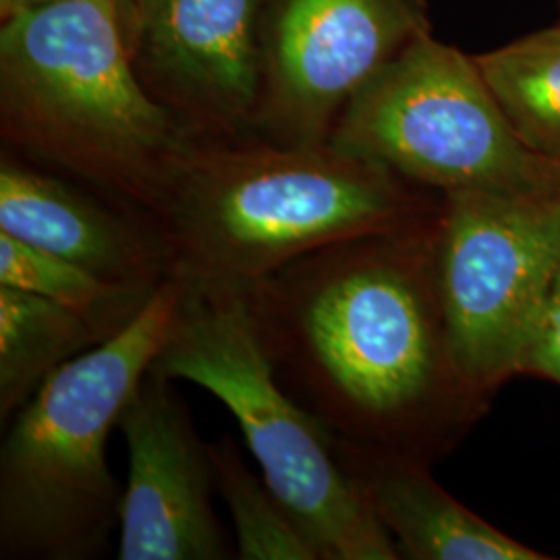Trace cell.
Instances as JSON below:
<instances>
[{
	"mask_svg": "<svg viewBox=\"0 0 560 560\" xmlns=\"http://www.w3.org/2000/svg\"><path fill=\"white\" fill-rule=\"evenodd\" d=\"M136 4H138V0H117V7H119L122 21H125V30H127V21L131 18V13H133Z\"/></svg>",
	"mask_w": 560,
	"mask_h": 560,
	"instance_id": "d6986e66",
	"label": "cell"
},
{
	"mask_svg": "<svg viewBox=\"0 0 560 560\" xmlns=\"http://www.w3.org/2000/svg\"><path fill=\"white\" fill-rule=\"evenodd\" d=\"M399 179L444 194H560V161L527 148L474 57L423 32L342 110L328 141Z\"/></svg>",
	"mask_w": 560,
	"mask_h": 560,
	"instance_id": "8992f818",
	"label": "cell"
},
{
	"mask_svg": "<svg viewBox=\"0 0 560 560\" xmlns=\"http://www.w3.org/2000/svg\"><path fill=\"white\" fill-rule=\"evenodd\" d=\"M521 372L560 384V275L555 280L527 345Z\"/></svg>",
	"mask_w": 560,
	"mask_h": 560,
	"instance_id": "e0dca14e",
	"label": "cell"
},
{
	"mask_svg": "<svg viewBox=\"0 0 560 560\" xmlns=\"http://www.w3.org/2000/svg\"><path fill=\"white\" fill-rule=\"evenodd\" d=\"M474 59L520 140L560 161V23Z\"/></svg>",
	"mask_w": 560,
	"mask_h": 560,
	"instance_id": "5bb4252c",
	"label": "cell"
},
{
	"mask_svg": "<svg viewBox=\"0 0 560 560\" xmlns=\"http://www.w3.org/2000/svg\"><path fill=\"white\" fill-rule=\"evenodd\" d=\"M180 295L173 275L120 335L65 363L15 413L0 448V559L94 560L108 550L122 490L106 444Z\"/></svg>",
	"mask_w": 560,
	"mask_h": 560,
	"instance_id": "277c9868",
	"label": "cell"
},
{
	"mask_svg": "<svg viewBox=\"0 0 560 560\" xmlns=\"http://www.w3.org/2000/svg\"><path fill=\"white\" fill-rule=\"evenodd\" d=\"M430 32L421 0H268L258 138L328 143L345 106Z\"/></svg>",
	"mask_w": 560,
	"mask_h": 560,
	"instance_id": "ba28073f",
	"label": "cell"
},
{
	"mask_svg": "<svg viewBox=\"0 0 560 560\" xmlns=\"http://www.w3.org/2000/svg\"><path fill=\"white\" fill-rule=\"evenodd\" d=\"M214 483L235 527L241 560H322L312 538L275 497L266 480L243 460L237 442L222 436L210 444Z\"/></svg>",
	"mask_w": 560,
	"mask_h": 560,
	"instance_id": "2e32d148",
	"label": "cell"
},
{
	"mask_svg": "<svg viewBox=\"0 0 560 560\" xmlns=\"http://www.w3.org/2000/svg\"><path fill=\"white\" fill-rule=\"evenodd\" d=\"M268 0H138L127 38L145 88L196 136L254 127Z\"/></svg>",
	"mask_w": 560,
	"mask_h": 560,
	"instance_id": "9c48e42d",
	"label": "cell"
},
{
	"mask_svg": "<svg viewBox=\"0 0 560 560\" xmlns=\"http://www.w3.org/2000/svg\"><path fill=\"white\" fill-rule=\"evenodd\" d=\"M46 2H52V0H0V15H2V20H7L23 9H32L38 4H46Z\"/></svg>",
	"mask_w": 560,
	"mask_h": 560,
	"instance_id": "ac0fdd59",
	"label": "cell"
},
{
	"mask_svg": "<svg viewBox=\"0 0 560 560\" xmlns=\"http://www.w3.org/2000/svg\"><path fill=\"white\" fill-rule=\"evenodd\" d=\"M2 138L154 221L194 140L141 81L117 0H52L2 20Z\"/></svg>",
	"mask_w": 560,
	"mask_h": 560,
	"instance_id": "3957f363",
	"label": "cell"
},
{
	"mask_svg": "<svg viewBox=\"0 0 560 560\" xmlns=\"http://www.w3.org/2000/svg\"><path fill=\"white\" fill-rule=\"evenodd\" d=\"M0 233L102 279L156 291L175 266L159 224L15 156L0 161Z\"/></svg>",
	"mask_w": 560,
	"mask_h": 560,
	"instance_id": "8fae6325",
	"label": "cell"
},
{
	"mask_svg": "<svg viewBox=\"0 0 560 560\" xmlns=\"http://www.w3.org/2000/svg\"><path fill=\"white\" fill-rule=\"evenodd\" d=\"M0 284L65 305L92 326L101 342L120 335L159 291L102 279L7 233H0Z\"/></svg>",
	"mask_w": 560,
	"mask_h": 560,
	"instance_id": "9a60e30c",
	"label": "cell"
},
{
	"mask_svg": "<svg viewBox=\"0 0 560 560\" xmlns=\"http://www.w3.org/2000/svg\"><path fill=\"white\" fill-rule=\"evenodd\" d=\"M339 439V436H337ZM340 459L395 540L413 560H540L446 494L423 460L339 439Z\"/></svg>",
	"mask_w": 560,
	"mask_h": 560,
	"instance_id": "7c38bea8",
	"label": "cell"
},
{
	"mask_svg": "<svg viewBox=\"0 0 560 560\" xmlns=\"http://www.w3.org/2000/svg\"><path fill=\"white\" fill-rule=\"evenodd\" d=\"M559 7H560V0H559Z\"/></svg>",
	"mask_w": 560,
	"mask_h": 560,
	"instance_id": "ffe728a7",
	"label": "cell"
},
{
	"mask_svg": "<svg viewBox=\"0 0 560 560\" xmlns=\"http://www.w3.org/2000/svg\"><path fill=\"white\" fill-rule=\"evenodd\" d=\"M154 368L171 381L198 384L231 411L261 478L322 560L400 559L340 459L339 439L279 381L243 289L183 280Z\"/></svg>",
	"mask_w": 560,
	"mask_h": 560,
	"instance_id": "5b68a950",
	"label": "cell"
},
{
	"mask_svg": "<svg viewBox=\"0 0 560 560\" xmlns=\"http://www.w3.org/2000/svg\"><path fill=\"white\" fill-rule=\"evenodd\" d=\"M173 384L152 365L120 413L129 474L120 499L117 559H233L235 548L212 506L217 483L210 444L200 441Z\"/></svg>",
	"mask_w": 560,
	"mask_h": 560,
	"instance_id": "30bf717a",
	"label": "cell"
},
{
	"mask_svg": "<svg viewBox=\"0 0 560 560\" xmlns=\"http://www.w3.org/2000/svg\"><path fill=\"white\" fill-rule=\"evenodd\" d=\"M194 136L154 222L175 277L245 289L340 241L425 226L441 201L372 162L322 145Z\"/></svg>",
	"mask_w": 560,
	"mask_h": 560,
	"instance_id": "7a4b0ae2",
	"label": "cell"
},
{
	"mask_svg": "<svg viewBox=\"0 0 560 560\" xmlns=\"http://www.w3.org/2000/svg\"><path fill=\"white\" fill-rule=\"evenodd\" d=\"M436 221L326 245L243 289L279 381L307 411L342 441L421 460L476 400L448 358Z\"/></svg>",
	"mask_w": 560,
	"mask_h": 560,
	"instance_id": "6da1fadb",
	"label": "cell"
},
{
	"mask_svg": "<svg viewBox=\"0 0 560 560\" xmlns=\"http://www.w3.org/2000/svg\"><path fill=\"white\" fill-rule=\"evenodd\" d=\"M560 275V194L442 196L434 287L463 388L478 397L520 374Z\"/></svg>",
	"mask_w": 560,
	"mask_h": 560,
	"instance_id": "52a82bcc",
	"label": "cell"
},
{
	"mask_svg": "<svg viewBox=\"0 0 560 560\" xmlns=\"http://www.w3.org/2000/svg\"><path fill=\"white\" fill-rule=\"evenodd\" d=\"M96 345L101 339L75 312L0 284V421L13 420L59 368Z\"/></svg>",
	"mask_w": 560,
	"mask_h": 560,
	"instance_id": "4fadbf2b",
	"label": "cell"
}]
</instances>
